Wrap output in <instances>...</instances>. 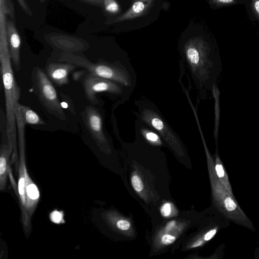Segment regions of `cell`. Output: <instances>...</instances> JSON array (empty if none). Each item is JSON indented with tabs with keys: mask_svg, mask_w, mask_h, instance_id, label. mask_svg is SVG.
I'll return each instance as SVG.
<instances>
[{
	"mask_svg": "<svg viewBox=\"0 0 259 259\" xmlns=\"http://www.w3.org/2000/svg\"><path fill=\"white\" fill-rule=\"evenodd\" d=\"M203 243V241L201 240H199L197 242H195L193 245V247H197L200 246Z\"/></svg>",
	"mask_w": 259,
	"mask_h": 259,
	"instance_id": "26",
	"label": "cell"
},
{
	"mask_svg": "<svg viewBox=\"0 0 259 259\" xmlns=\"http://www.w3.org/2000/svg\"><path fill=\"white\" fill-rule=\"evenodd\" d=\"M117 227L121 230H126L130 227V223L124 220H120L116 223Z\"/></svg>",
	"mask_w": 259,
	"mask_h": 259,
	"instance_id": "19",
	"label": "cell"
},
{
	"mask_svg": "<svg viewBox=\"0 0 259 259\" xmlns=\"http://www.w3.org/2000/svg\"><path fill=\"white\" fill-rule=\"evenodd\" d=\"M88 3L103 7L105 0H81Z\"/></svg>",
	"mask_w": 259,
	"mask_h": 259,
	"instance_id": "24",
	"label": "cell"
},
{
	"mask_svg": "<svg viewBox=\"0 0 259 259\" xmlns=\"http://www.w3.org/2000/svg\"><path fill=\"white\" fill-rule=\"evenodd\" d=\"M84 70H78L77 71L74 72L72 74L73 79L76 81H78L80 77L82 76V75L84 73Z\"/></svg>",
	"mask_w": 259,
	"mask_h": 259,
	"instance_id": "23",
	"label": "cell"
},
{
	"mask_svg": "<svg viewBox=\"0 0 259 259\" xmlns=\"http://www.w3.org/2000/svg\"><path fill=\"white\" fill-rule=\"evenodd\" d=\"M50 219L54 223H62L63 222L62 220H63V214L60 211H53L50 213Z\"/></svg>",
	"mask_w": 259,
	"mask_h": 259,
	"instance_id": "18",
	"label": "cell"
},
{
	"mask_svg": "<svg viewBox=\"0 0 259 259\" xmlns=\"http://www.w3.org/2000/svg\"><path fill=\"white\" fill-rule=\"evenodd\" d=\"M132 184L134 189L137 192L141 191L143 189V184L138 175H134L132 178Z\"/></svg>",
	"mask_w": 259,
	"mask_h": 259,
	"instance_id": "17",
	"label": "cell"
},
{
	"mask_svg": "<svg viewBox=\"0 0 259 259\" xmlns=\"http://www.w3.org/2000/svg\"><path fill=\"white\" fill-rule=\"evenodd\" d=\"M85 125L93 139L100 148L108 145V139L103 126L102 117L99 111L93 106H88L84 111Z\"/></svg>",
	"mask_w": 259,
	"mask_h": 259,
	"instance_id": "8",
	"label": "cell"
},
{
	"mask_svg": "<svg viewBox=\"0 0 259 259\" xmlns=\"http://www.w3.org/2000/svg\"><path fill=\"white\" fill-rule=\"evenodd\" d=\"M213 2L217 4H231L235 0H211Z\"/></svg>",
	"mask_w": 259,
	"mask_h": 259,
	"instance_id": "25",
	"label": "cell"
},
{
	"mask_svg": "<svg viewBox=\"0 0 259 259\" xmlns=\"http://www.w3.org/2000/svg\"><path fill=\"white\" fill-rule=\"evenodd\" d=\"M9 44L0 42L1 72L3 81L6 102V134L8 143L13 149L12 160L19 163L17 147V127L16 118V106L21 97V89L18 85L12 68Z\"/></svg>",
	"mask_w": 259,
	"mask_h": 259,
	"instance_id": "2",
	"label": "cell"
},
{
	"mask_svg": "<svg viewBox=\"0 0 259 259\" xmlns=\"http://www.w3.org/2000/svg\"><path fill=\"white\" fill-rule=\"evenodd\" d=\"M59 61L76 65L94 75L114 80L134 91L136 85V74L128 61H101L93 63L81 57L62 54Z\"/></svg>",
	"mask_w": 259,
	"mask_h": 259,
	"instance_id": "3",
	"label": "cell"
},
{
	"mask_svg": "<svg viewBox=\"0 0 259 259\" xmlns=\"http://www.w3.org/2000/svg\"><path fill=\"white\" fill-rule=\"evenodd\" d=\"M6 27L11 59L17 71L20 69L21 38L14 22L6 19Z\"/></svg>",
	"mask_w": 259,
	"mask_h": 259,
	"instance_id": "9",
	"label": "cell"
},
{
	"mask_svg": "<svg viewBox=\"0 0 259 259\" xmlns=\"http://www.w3.org/2000/svg\"><path fill=\"white\" fill-rule=\"evenodd\" d=\"M13 149L6 141H2L0 150V190H5L7 176L10 172L9 158L12 155Z\"/></svg>",
	"mask_w": 259,
	"mask_h": 259,
	"instance_id": "12",
	"label": "cell"
},
{
	"mask_svg": "<svg viewBox=\"0 0 259 259\" xmlns=\"http://www.w3.org/2000/svg\"><path fill=\"white\" fill-rule=\"evenodd\" d=\"M22 10L28 15L31 16L32 12L26 0H17Z\"/></svg>",
	"mask_w": 259,
	"mask_h": 259,
	"instance_id": "20",
	"label": "cell"
},
{
	"mask_svg": "<svg viewBox=\"0 0 259 259\" xmlns=\"http://www.w3.org/2000/svg\"><path fill=\"white\" fill-rule=\"evenodd\" d=\"M182 54L189 80L196 92L197 99H206L222 70L219 56L200 36L188 39L183 46Z\"/></svg>",
	"mask_w": 259,
	"mask_h": 259,
	"instance_id": "1",
	"label": "cell"
},
{
	"mask_svg": "<svg viewBox=\"0 0 259 259\" xmlns=\"http://www.w3.org/2000/svg\"><path fill=\"white\" fill-rule=\"evenodd\" d=\"M32 80L36 94L47 111L59 119L65 120V114L57 92L47 74L41 68L35 67Z\"/></svg>",
	"mask_w": 259,
	"mask_h": 259,
	"instance_id": "6",
	"label": "cell"
},
{
	"mask_svg": "<svg viewBox=\"0 0 259 259\" xmlns=\"http://www.w3.org/2000/svg\"><path fill=\"white\" fill-rule=\"evenodd\" d=\"M83 88L85 96L92 104H98L96 95L106 92L127 99L133 90L114 80L102 77L91 73L84 79Z\"/></svg>",
	"mask_w": 259,
	"mask_h": 259,
	"instance_id": "7",
	"label": "cell"
},
{
	"mask_svg": "<svg viewBox=\"0 0 259 259\" xmlns=\"http://www.w3.org/2000/svg\"><path fill=\"white\" fill-rule=\"evenodd\" d=\"M213 164L214 171L218 179L222 185L226 188L228 192L232 196H234L227 172L220 159L218 152V147H216L215 161H213Z\"/></svg>",
	"mask_w": 259,
	"mask_h": 259,
	"instance_id": "13",
	"label": "cell"
},
{
	"mask_svg": "<svg viewBox=\"0 0 259 259\" xmlns=\"http://www.w3.org/2000/svg\"><path fill=\"white\" fill-rule=\"evenodd\" d=\"M40 1H45V0H40Z\"/></svg>",
	"mask_w": 259,
	"mask_h": 259,
	"instance_id": "27",
	"label": "cell"
},
{
	"mask_svg": "<svg viewBox=\"0 0 259 259\" xmlns=\"http://www.w3.org/2000/svg\"><path fill=\"white\" fill-rule=\"evenodd\" d=\"M206 152L209 163L212 195L218 210L230 222L254 232L255 229L252 221L241 208L235 196L228 192L218 179L214 171L212 158L208 150Z\"/></svg>",
	"mask_w": 259,
	"mask_h": 259,
	"instance_id": "4",
	"label": "cell"
},
{
	"mask_svg": "<svg viewBox=\"0 0 259 259\" xmlns=\"http://www.w3.org/2000/svg\"><path fill=\"white\" fill-rule=\"evenodd\" d=\"M211 93L214 100V123L213 129V137L215 142L216 147H218L219 129L220 119V92L216 83L213 84L212 86Z\"/></svg>",
	"mask_w": 259,
	"mask_h": 259,
	"instance_id": "14",
	"label": "cell"
},
{
	"mask_svg": "<svg viewBox=\"0 0 259 259\" xmlns=\"http://www.w3.org/2000/svg\"><path fill=\"white\" fill-rule=\"evenodd\" d=\"M170 211V205L168 203H165L161 208V213L164 217L169 215Z\"/></svg>",
	"mask_w": 259,
	"mask_h": 259,
	"instance_id": "22",
	"label": "cell"
},
{
	"mask_svg": "<svg viewBox=\"0 0 259 259\" xmlns=\"http://www.w3.org/2000/svg\"><path fill=\"white\" fill-rule=\"evenodd\" d=\"M176 240V237L174 236L165 234L162 236L161 238V241L162 243L165 245H168L173 243Z\"/></svg>",
	"mask_w": 259,
	"mask_h": 259,
	"instance_id": "21",
	"label": "cell"
},
{
	"mask_svg": "<svg viewBox=\"0 0 259 259\" xmlns=\"http://www.w3.org/2000/svg\"><path fill=\"white\" fill-rule=\"evenodd\" d=\"M154 2V0H135L130 8L113 22H120L144 15L149 11Z\"/></svg>",
	"mask_w": 259,
	"mask_h": 259,
	"instance_id": "11",
	"label": "cell"
},
{
	"mask_svg": "<svg viewBox=\"0 0 259 259\" xmlns=\"http://www.w3.org/2000/svg\"><path fill=\"white\" fill-rule=\"evenodd\" d=\"M16 107L21 112L26 124H45L44 121L39 117L38 114L29 107L23 105L19 103L17 104Z\"/></svg>",
	"mask_w": 259,
	"mask_h": 259,
	"instance_id": "15",
	"label": "cell"
},
{
	"mask_svg": "<svg viewBox=\"0 0 259 259\" xmlns=\"http://www.w3.org/2000/svg\"><path fill=\"white\" fill-rule=\"evenodd\" d=\"M17 127L19 158L23 162L24 176L25 178V193L26 204L24 211L21 213V220L24 230L28 233L31 228V219L40 198V193L37 186L30 178L26 165L25 150V122L21 112H16Z\"/></svg>",
	"mask_w": 259,
	"mask_h": 259,
	"instance_id": "5",
	"label": "cell"
},
{
	"mask_svg": "<svg viewBox=\"0 0 259 259\" xmlns=\"http://www.w3.org/2000/svg\"><path fill=\"white\" fill-rule=\"evenodd\" d=\"M77 67L75 64L66 62L52 63L47 66L46 71L52 80L58 85L61 86L69 83V74Z\"/></svg>",
	"mask_w": 259,
	"mask_h": 259,
	"instance_id": "10",
	"label": "cell"
},
{
	"mask_svg": "<svg viewBox=\"0 0 259 259\" xmlns=\"http://www.w3.org/2000/svg\"><path fill=\"white\" fill-rule=\"evenodd\" d=\"M105 10L110 14H116L119 11L118 4L115 0H105L102 7Z\"/></svg>",
	"mask_w": 259,
	"mask_h": 259,
	"instance_id": "16",
	"label": "cell"
}]
</instances>
